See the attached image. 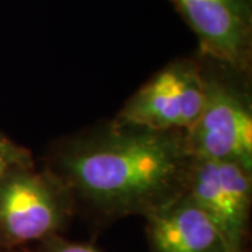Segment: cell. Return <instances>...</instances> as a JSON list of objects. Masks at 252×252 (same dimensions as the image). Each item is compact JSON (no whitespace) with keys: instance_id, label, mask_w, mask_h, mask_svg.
<instances>
[{"instance_id":"cell-1","label":"cell","mask_w":252,"mask_h":252,"mask_svg":"<svg viewBox=\"0 0 252 252\" xmlns=\"http://www.w3.org/2000/svg\"><path fill=\"white\" fill-rule=\"evenodd\" d=\"M192 158L181 132L111 124L66 144L56 175L101 215L146 216L187 190Z\"/></svg>"},{"instance_id":"cell-2","label":"cell","mask_w":252,"mask_h":252,"mask_svg":"<svg viewBox=\"0 0 252 252\" xmlns=\"http://www.w3.org/2000/svg\"><path fill=\"white\" fill-rule=\"evenodd\" d=\"M206 61L205 102L195 124L184 132L187 147L192 157L235 162L252 172V102L247 77Z\"/></svg>"},{"instance_id":"cell-3","label":"cell","mask_w":252,"mask_h":252,"mask_svg":"<svg viewBox=\"0 0 252 252\" xmlns=\"http://www.w3.org/2000/svg\"><path fill=\"white\" fill-rule=\"evenodd\" d=\"M73 193L49 170L18 165L0 181V238L24 245L61 234L73 210Z\"/></svg>"},{"instance_id":"cell-4","label":"cell","mask_w":252,"mask_h":252,"mask_svg":"<svg viewBox=\"0 0 252 252\" xmlns=\"http://www.w3.org/2000/svg\"><path fill=\"white\" fill-rule=\"evenodd\" d=\"M203 62L177 59L136 91L112 122L158 132H187L205 102Z\"/></svg>"},{"instance_id":"cell-5","label":"cell","mask_w":252,"mask_h":252,"mask_svg":"<svg viewBox=\"0 0 252 252\" xmlns=\"http://www.w3.org/2000/svg\"><path fill=\"white\" fill-rule=\"evenodd\" d=\"M187 192L216 225L230 252H247L252 172L235 162L193 157Z\"/></svg>"},{"instance_id":"cell-6","label":"cell","mask_w":252,"mask_h":252,"mask_svg":"<svg viewBox=\"0 0 252 252\" xmlns=\"http://www.w3.org/2000/svg\"><path fill=\"white\" fill-rule=\"evenodd\" d=\"M193 30L200 56L248 74L252 61L251 0H172Z\"/></svg>"},{"instance_id":"cell-7","label":"cell","mask_w":252,"mask_h":252,"mask_svg":"<svg viewBox=\"0 0 252 252\" xmlns=\"http://www.w3.org/2000/svg\"><path fill=\"white\" fill-rule=\"evenodd\" d=\"M144 217L150 252H230L216 225L187 190Z\"/></svg>"},{"instance_id":"cell-8","label":"cell","mask_w":252,"mask_h":252,"mask_svg":"<svg viewBox=\"0 0 252 252\" xmlns=\"http://www.w3.org/2000/svg\"><path fill=\"white\" fill-rule=\"evenodd\" d=\"M34 162L32 156L24 147H20L0 133V181L18 165Z\"/></svg>"},{"instance_id":"cell-9","label":"cell","mask_w":252,"mask_h":252,"mask_svg":"<svg viewBox=\"0 0 252 252\" xmlns=\"http://www.w3.org/2000/svg\"><path fill=\"white\" fill-rule=\"evenodd\" d=\"M38 244V252H102L89 243L66 240L61 234L49 235Z\"/></svg>"},{"instance_id":"cell-10","label":"cell","mask_w":252,"mask_h":252,"mask_svg":"<svg viewBox=\"0 0 252 252\" xmlns=\"http://www.w3.org/2000/svg\"><path fill=\"white\" fill-rule=\"evenodd\" d=\"M24 252H27V251H24Z\"/></svg>"},{"instance_id":"cell-11","label":"cell","mask_w":252,"mask_h":252,"mask_svg":"<svg viewBox=\"0 0 252 252\" xmlns=\"http://www.w3.org/2000/svg\"><path fill=\"white\" fill-rule=\"evenodd\" d=\"M27 252H30V251H27Z\"/></svg>"}]
</instances>
